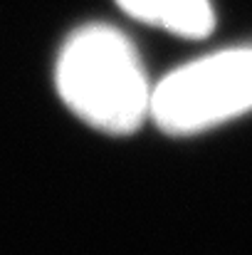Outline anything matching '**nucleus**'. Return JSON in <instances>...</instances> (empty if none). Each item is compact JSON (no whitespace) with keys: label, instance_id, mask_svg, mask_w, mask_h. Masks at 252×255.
Wrapping results in <instances>:
<instances>
[{"label":"nucleus","instance_id":"f257e3e1","mask_svg":"<svg viewBox=\"0 0 252 255\" xmlns=\"http://www.w3.org/2000/svg\"><path fill=\"white\" fill-rule=\"evenodd\" d=\"M57 89L86 124L131 134L151 117V87L134 42L111 25H84L57 60Z\"/></svg>","mask_w":252,"mask_h":255},{"label":"nucleus","instance_id":"f03ea898","mask_svg":"<svg viewBox=\"0 0 252 255\" xmlns=\"http://www.w3.org/2000/svg\"><path fill=\"white\" fill-rule=\"evenodd\" d=\"M252 109V47L188 62L151 92L154 122L175 136L198 134Z\"/></svg>","mask_w":252,"mask_h":255},{"label":"nucleus","instance_id":"7ed1b4c3","mask_svg":"<svg viewBox=\"0 0 252 255\" xmlns=\"http://www.w3.org/2000/svg\"><path fill=\"white\" fill-rule=\"evenodd\" d=\"M131 17L156 25L178 37L200 40L213 32L215 12L210 0H116Z\"/></svg>","mask_w":252,"mask_h":255}]
</instances>
